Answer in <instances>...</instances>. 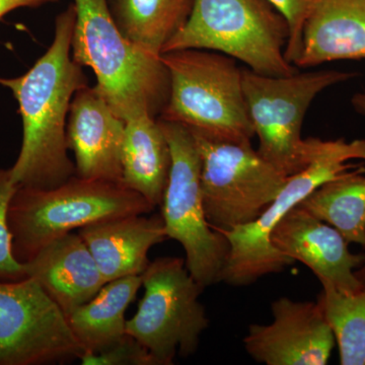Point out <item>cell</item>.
<instances>
[{"mask_svg": "<svg viewBox=\"0 0 365 365\" xmlns=\"http://www.w3.org/2000/svg\"><path fill=\"white\" fill-rule=\"evenodd\" d=\"M76 21V6L71 4L57 16L52 44L36 63L16 78L0 76V86L18 102L23 124L20 153L9 168L16 186L53 189L76 176L67 119L76 91L88 86L83 66L71 55Z\"/></svg>", "mask_w": 365, "mask_h": 365, "instance_id": "6da1fadb", "label": "cell"}, {"mask_svg": "<svg viewBox=\"0 0 365 365\" xmlns=\"http://www.w3.org/2000/svg\"><path fill=\"white\" fill-rule=\"evenodd\" d=\"M76 21L71 55L90 67L96 88L125 122L143 115L158 118L170 96V74L160 56L121 33L107 0H74Z\"/></svg>", "mask_w": 365, "mask_h": 365, "instance_id": "7a4b0ae2", "label": "cell"}, {"mask_svg": "<svg viewBox=\"0 0 365 365\" xmlns=\"http://www.w3.org/2000/svg\"><path fill=\"white\" fill-rule=\"evenodd\" d=\"M122 182L73 176L53 189L18 186L9 207L14 258L24 264L57 237L104 220L155 210Z\"/></svg>", "mask_w": 365, "mask_h": 365, "instance_id": "3957f363", "label": "cell"}, {"mask_svg": "<svg viewBox=\"0 0 365 365\" xmlns=\"http://www.w3.org/2000/svg\"><path fill=\"white\" fill-rule=\"evenodd\" d=\"M170 74V96L158 119L189 130L234 141L255 136L235 59L210 50L182 49L160 55Z\"/></svg>", "mask_w": 365, "mask_h": 365, "instance_id": "277c9868", "label": "cell"}, {"mask_svg": "<svg viewBox=\"0 0 365 365\" xmlns=\"http://www.w3.org/2000/svg\"><path fill=\"white\" fill-rule=\"evenodd\" d=\"M287 20L268 0H195L188 21L163 48L210 50L244 62L263 76L297 72L285 58Z\"/></svg>", "mask_w": 365, "mask_h": 365, "instance_id": "5b68a950", "label": "cell"}, {"mask_svg": "<svg viewBox=\"0 0 365 365\" xmlns=\"http://www.w3.org/2000/svg\"><path fill=\"white\" fill-rule=\"evenodd\" d=\"M352 160H365V139L346 141L343 138H314L309 163L300 172L288 177L284 187L260 217L249 225L222 232L230 242V253L220 282L232 287H247L264 276L281 273L288 266L294 265V259L274 248L271 232L288 211L324 182L364 165L350 163Z\"/></svg>", "mask_w": 365, "mask_h": 365, "instance_id": "8992f818", "label": "cell"}, {"mask_svg": "<svg viewBox=\"0 0 365 365\" xmlns=\"http://www.w3.org/2000/svg\"><path fill=\"white\" fill-rule=\"evenodd\" d=\"M242 76L250 120L259 139L257 151L290 177L306 167L313 153L314 138H302V128L314 98L359 73L318 71L270 76L242 68Z\"/></svg>", "mask_w": 365, "mask_h": 365, "instance_id": "52a82bcc", "label": "cell"}, {"mask_svg": "<svg viewBox=\"0 0 365 365\" xmlns=\"http://www.w3.org/2000/svg\"><path fill=\"white\" fill-rule=\"evenodd\" d=\"M201 160V192L209 225L220 232L254 222L288 177L261 157L251 141L192 131Z\"/></svg>", "mask_w": 365, "mask_h": 365, "instance_id": "ba28073f", "label": "cell"}, {"mask_svg": "<svg viewBox=\"0 0 365 365\" xmlns=\"http://www.w3.org/2000/svg\"><path fill=\"white\" fill-rule=\"evenodd\" d=\"M170 150L169 181L160 209L168 239L181 244L190 274L203 287L220 282L230 253L222 232L209 225L201 192V160L184 125L158 119Z\"/></svg>", "mask_w": 365, "mask_h": 365, "instance_id": "9c48e42d", "label": "cell"}, {"mask_svg": "<svg viewBox=\"0 0 365 365\" xmlns=\"http://www.w3.org/2000/svg\"><path fill=\"white\" fill-rule=\"evenodd\" d=\"M143 297L127 321L126 333L158 365L174 364L177 355L195 354L209 319L199 300L205 287L190 274L185 259L160 257L150 262L143 273Z\"/></svg>", "mask_w": 365, "mask_h": 365, "instance_id": "30bf717a", "label": "cell"}, {"mask_svg": "<svg viewBox=\"0 0 365 365\" xmlns=\"http://www.w3.org/2000/svg\"><path fill=\"white\" fill-rule=\"evenodd\" d=\"M83 354L66 314L37 281L0 280V365L63 364Z\"/></svg>", "mask_w": 365, "mask_h": 365, "instance_id": "8fae6325", "label": "cell"}, {"mask_svg": "<svg viewBox=\"0 0 365 365\" xmlns=\"http://www.w3.org/2000/svg\"><path fill=\"white\" fill-rule=\"evenodd\" d=\"M273 322L249 326L244 346L267 365H325L336 345L332 328L318 302L280 297L271 306Z\"/></svg>", "mask_w": 365, "mask_h": 365, "instance_id": "7c38bea8", "label": "cell"}, {"mask_svg": "<svg viewBox=\"0 0 365 365\" xmlns=\"http://www.w3.org/2000/svg\"><path fill=\"white\" fill-rule=\"evenodd\" d=\"M271 244L281 254L311 269L322 287L341 292L362 288L355 270L365 263V254H353L342 235L299 205L295 206L274 227Z\"/></svg>", "mask_w": 365, "mask_h": 365, "instance_id": "4fadbf2b", "label": "cell"}, {"mask_svg": "<svg viewBox=\"0 0 365 365\" xmlns=\"http://www.w3.org/2000/svg\"><path fill=\"white\" fill-rule=\"evenodd\" d=\"M125 125L96 86L76 91L66 127L67 144L76 158V176L123 184Z\"/></svg>", "mask_w": 365, "mask_h": 365, "instance_id": "5bb4252c", "label": "cell"}, {"mask_svg": "<svg viewBox=\"0 0 365 365\" xmlns=\"http://www.w3.org/2000/svg\"><path fill=\"white\" fill-rule=\"evenodd\" d=\"M66 316L93 299L106 284L97 262L78 232L57 237L24 263Z\"/></svg>", "mask_w": 365, "mask_h": 365, "instance_id": "9a60e30c", "label": "cell"}, {"mask_svg": "<svg viewBox=\"0 0 365 365\" xmlns=\"http://www.w3.org/2000/svg\"><path fill=\"white\" fill-rule=\"evenodd\" d=\"M127 215L78 230L97 262L106 282L143 275L148 252L168 239L162 215Z\"/></svg>", "mask_w": 365, "mask_h": 365, "instance_id": "2e32d148", "label": "cell"}, {"mask_svg": "<svg viewBox=\"0 0 365 365\" xmlns=\"http://www.w3.org/2000/svg\"><path fill=\"white\" fill-rule=\"evenodd\" d=\"M365 59V0H314L295 66Z\"/></svg>", "mask_w": 365, "mask_h": 365, "instance_id": "e0dca14e", "label": "cell"}, {"mask_svg": "<svg viewBox=\"0 0 365 365\" xmlns=\"http://www.w3.org/2000/svg\"><path fill=\"white\" fill-rule=\"evenodd\" d=\"M125 123L123 184L157 207L169 181L172 165L169 143L158 118L143 115Z\"/></svg>", "mask_w": 365, "mask_h": 365, "instance_id": "ac0fdd59", "label": "cell"}, {"mask_svg": "<svg viewBox=\"0 0 365 365\" xmlns=\"http://www.w3.org/2000/svg\"><path fill=\"white\" fill-rule=\"evenodd\" d=\"M141 287L143 275L109 281L93 299L67 316L85 353L104 351L126 335L125 313Z\"/></svg>", "mask_w": 365, "mask_h": 365, "instance_id": "d6986e66", "label": "cell"}, {"mask_svg": "<svg viewBox=\"0 0 365 365\" xmlns=\"http://www.w3.org/2000/svg\"><path fill=\"white\" fill-rule=\"evenodd\" d=\"M195 0H107L113 20L134 44L160 56L188 21Z\"/></svg>", "mask_w": 365, "mask_h": 365, "instance_id": "ffe728a7", "label": "cell"}, {"mask_svg": "<svg viewBox=\"0 0 365 365\" xmlns=\"http://www.w3.org/2000/svg\"><path fill=\"white\" fill-rule=\"evenodd\" d=\"M365 250V167L324 182L299 204Z\"/></svg>", "mask_w": 365, "mask_h": 365, "instance_id": "44dd1931", "label": "cell"}, {"mask_svg": "<svg viewBox=\"0 0 365 365\" xmlns=\"http://www.w3.org/2000/svg\"><path fill=\"white\" fill-rule=\"evenodd\" d=\"M317 302L332 328L340 364L365 365V287L341 292L323 287Z\"/></svg>", "mask_w": 365, "mask_h": 365, "instance_id": "7402d4cb", "label": "cell"}, {"mask_svg": "<svg viewBox=\"0 0 365 365\" xmlns=\"http://www.w3.org/2000/svg\"><path fill=\"white\" fill-rule=\"evenodd\" d=\"M16 186L11 169H0V280H20L26 277L25 266L14 258L9 207Z\"/></svg>", "mask_w": 365, "mask_h": 365, "instance_id": "603a6c76", "label": "cell"}, {"mask_svg": "<svg viewBox=\"0 0 365 365\" xmlns=\"http://www.w3.org/2000/svg\"><path fill=\"white\" fill-rule=\"evenodd\" d=\"M81 361L83 365H158L150 351L129 334L104 351L85 353Z\"/></svg>", "mask_w": 365, "mask_h": 365, "instance_id": "cb8c5ba5", "label": "cell"}, {"mask_svg": "<svg viewBox=\"0 0 365 365\" xmlns=\"http://www.w3.org/2000/svg\"><path fill=\"white\" fill-rule=\"evenodd\" d=\"M271 6L287 20L289 38L285 47V58L289 63H297L302 53V32L314 0H268Z\"/></svg>", "mask_w": 365, "mask_h": 365, "instance_id": "d4e9b609", "label": "cell"}, {"mask_svg": "<svg viewBox=\"0 0 365 365\" xmlns=\"http://www.w3.org/2000/svg\"><path fill=\"white\" fill-rule=\"evenodd\" d=\"M59 0H0V20L11 11L23 7L37 9L45 4H55Z\"/></svg>", "mask_w": 365, "mask_h": 365, "instance_id": "484cf974", "label": "cell"}, {"mask_svg": "<svg viewBox=\"0 0 365 365\" xmlns=\"http://www.w3.org/2000/svg\"><path fill=\"white\" fill-rule=\"evenodd\" d=\"M352 107L359 114L365 117V93H357L351 98Z\"/></svg>", "mask_w": 365, "mask_h": 365, "instance_id": "4316f807", "label": "cell"}, {"mask_svg": "<svg viewBox=\"0 0 365 365\" xmlns=\"http://www.w3.org/2000/svg\"><path fill=\"white\" fill-rule=\"evenodd\" d=\"M355 277L357 278V280L361 283L362 287H365V263L361 267L355 270Z\"/></svg>", "mask_w": 365, "mask_h": 365, "instance_id": "83f0119b", "label": "cell"}]
</instances>
